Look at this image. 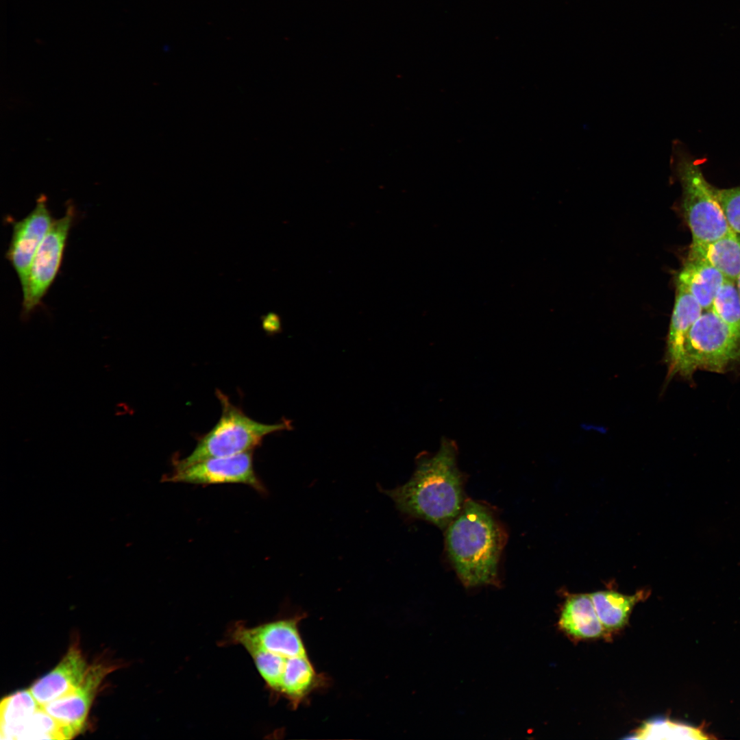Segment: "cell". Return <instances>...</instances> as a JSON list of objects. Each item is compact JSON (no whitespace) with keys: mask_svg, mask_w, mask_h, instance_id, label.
Here are the masks:
<instances>
[{"mask_svg":"<svg viewBox=\"0 0 740 740\" xmlns=\"http://www.w3.org/2000/svg\"><path fill=\"white\" fill-rule=\"evenodd\" d=\"M740 360V336L711 310H703L684 341L676 375L690 378L697 370L724 372Z\"/></svg>","mask_w":740,"mask_h":740,"instance_id":"5","label":"cell"},{"mask_svg":"<svg viewBox=\"0 0 740 740\" xmlns=\"http://www.w3.org/2000/svg\"><path fill=\"white\" fill-rule=\"evenodd\" d=\"M18 739H65L60 724L41 707L25 724Z\"/></svg>","mask_w":740,"mask_h":740,"instance_id":"20","label":"cell"},{"mask_svg":"<svg viewBox=\"0 0 740 740\" xmlns=\"http://www.w3.org/2000/svg\"><path fill=\"white\" fill-rule=\"evenodd\" d=\"M300 618L249 628L244 648L269 688L297 707L321 684L299 633Z\"/></svg>","mask_w":740,"mask_h":740,"instance_id":"1","label":"cell"},{"mask_svg":"<svg viewBox=\"0 0 740 740\" xmlns=\"http://www.w3.org/2000/svg\"><path fill=\"white\" fill-rule=\"evenodd\" d=\"M40 708L29 689L5 697L0 704L1 739H18L25 724Z\"/></svg>","mask_w":740,"mask_h":740,"instance_id":"17","label":"cell"},{"mask_svg":"<svg viewBox=\"0 0 740 740\" xmlns=\"http://www.w3.org/2000/svg\"><path fill=\"white\" fill-rule=\"evenodd\" d=\"M53 221L47 197L41 194L34 208L24 218L12 223L11 239L5 256L18 277L22 296L27 288L34 257Z\"/></svg>","mask_w":740,"mask_h":740,"instance_id":"8","label":"cell"},{"mask_svg":"<svg viewBox=\"0 0 740 740\" xmlns=\"http://www.w3.org/2000/svg\"><path fill=\"white\" fill-rule=\"evenodd\" d=\"M689 258L717 269L726 280L736 282L740 275V234L732 230L704 243H691Z\"/></svg>","mask_w":740,"mask_h":740,"instance_id":"13","label":"cell"},{"mask_svg":"<svg viewBox=\"0 0 740 740\" xmlns=\"http://www.w3.org/2000/svg\"><path fill=\"white\" fill-rule=\"evenodd\" d=\"M702 727H694L667 719H654L644 723L629 739H712Z\"/></svg>","mask_w":740,"mask_h":740,"instance_id":"18","label":"cell"},{"mask_svg":"<svg viewBox=\"0 0 740 740\" xmlns=\"http://www.w3.org/2000/svg\"><path fill=\"white\" fill-rule=\"evenodd\" d=\"M640 591L632 595L612 591H600L590 594L597 616L607 630H617L628 622L635 604L645 596Z\"/></svg>","mask_w":740,"mask_h":740,"instance_id":"16","label":"cell"},{"mask_svg":"<svg viewBox=\"0 0 740 740\" xmlns=\"http://www.w3.org/2000/svg\"><path fill=\"white\" fill-rule=\"evenodd\" d=\"M558 626L576 639H594L604 636L606 630L602 624L590 594L569 596L562 608Z\"/></svg>","mask_w":740,"mask_h":740,"instance_id":"14","label":"cell"},{"mask_svg":"<svg viewBox=\"0 0 740 740\" xmlns=\"http://www.w3.org/2000/svg\"><path fill=\"white\" fill-rule=\"evenodd\" d=\"M166 480L196 484L239 483L265 493V488L254 469L252 451L211 458L185 467L175 468Z\"/></svg>","mask_w":740,"mask_h":740,"instance_id":"9","label":"cell"},{"mask_svg":"<svg viewBox=\"0 0 740 740\" xmlns=\"http://www.w3.org/2000/svg\"><path fill=\"white\" fill-rule=\"evenodd\" d=\"M715 193L730 228L740 234V186L715 188Z\"/></svg>","mask_w":740,"mask_h":740,"instance_id":"21","label":"cell"},{"mask_svg":"<svg viewBox=\"0 0 740 740\" xmlns=\"http://www.w3.org/2000/svg\"><path fill=\"white\" fill-rule=\"evenodd\" d=\"M736 284H737L739 294V296H740V275H739V276L738 277V278H737V280L736 281Z\"/></svg>","mask_w":740,"mask_h":740,"instance_id":"23","label":"cell"},{"mask_svg":"<svg viewBox=\"0 0 740 740\" xmlns=\"http://www.w3.org/2000/svg\"><path fill=\"white\" fill-rule=\"evenodd\" d=\"M675 170L682 189L680 208L691 233V243L710 242L732 230L715 188L706 180L699 165L678 153Z\"/></svg>","mask_w":740,"mask_h":740,"instance_id":"6","label":"cell"},{"mask_svg":"<svg viewBox=\"0 0 740 740\" xmlns=\"http://www.w3.org/2000/svg\"><path fill=\"white\" fill-rule=\"evenodd\" d=\"M216 395L222 408L219 421L199 439L194 450L188 456L175 461V468L185 467L211 458L252 451L267 435L292 428L291 421L287 419L274 424L256 421L232 404L219 390H217Z\"/></svg>","mask_w":740,"mask_h":740,"instance_id":"4","label":"cell"},{"mask_svg":"<svg viewBox=\"0 0 740 740\" xmlns=\"http://www.w3.org/2000/svg\"><path fill=\"white\" fill-rule=\"evenodd\" d=\"M676 280V283L684 287L703 310H707L726 279L712 266L688 257Z\"/></svg>","mask_w":740,"mask_h":740,"instance_id":"15","label":"cell"},{"mask_svg":"<svg viewBox=\"0 0 740 740\" xmlns=\"http://www.w3.org/2000/svg\"><path fill=\"white\" fill-rule=\"evenodd\" d=\"M709 310L740 336V296L736 282L725 280Z\"/></svg>","mask_w":740,"mask_h":740,"instance_id":"19","label":"cell"},{"mask_svg":"<svg viewBox=\"0 0 740 740\" xmlns=\"http://www.w3.org/2000/svg\"><path fill=\"white\" fill-rule=\"evenodd\" d=\"M75 209L67 203L64 214L54 219L32 262L27 291L22 296V319H27L40 306L56 279L62 265Z\"/></svg>","mask_w":740,"mask_h":740,"instance_id":"7","label":"cell"},{"mask_svg":"<svg viewBox=\"0 0 740 740\" xmlns=\"http://www.w3.org/2000/svg\"><path fill=\"white\" fill-rule=\"evenodd\" d=\"M674 306L667 339L665 362L667 367L666 380L669 382L681 359L687 335L703 309L682 285L676 283Z\"/></svg>","mask_w":740,"mask_h":740,"instance_id":"12","label":"cell"},{"mask_svg":"<svg viewBox=\"0 0 740 740\" xmlns=\"http://www.w3.org/2000/svg\"><path fill=\"white\" fill-rule=\"evenodd\" d=\"M263 328L269 334L278 333L281 330V321L278 314L269 312L262 317Z\"/></svg>","mask_w":740,"mask_h":740,"instance_id":"22","label":"cell"},{"mask_svg":"<svg viewBox=\"0 0 740 740\" xmlns=\"http://www.w3.org/2000/svg\"><path fill=\"white\" fill-rule=\"evenodd\" d=\"M115 668L103 663L91 665L84 680L73 693L41 706L60 724L65 739L82 731L99 687Z\"/></svg>","mask_w":740,"mask_h":740,"instance_id":"10","label":"cell"},{"mask_svg":"<svg viewBox=\"0 0 740 740\" xmlns=\"http://www.w3.org/2000/svg\"><path fill=\"white\" fill-rule=\"evenodd\" d=\"M506 539L491 510L473 500L465 501L445 536L449 557L464 586H499L498 565Z\"/></svg>","mask_w":740,"mask_h":740,"instance_id":"3","label":"cell"},{"mask_svg":"<svg viewBox=\"0 0 740 740\" xmlns=\"http://www.w3.org/2000/svg\"><path fill=\"white\" fill-rule=\"evenodd\" d=\"M457 447L443 439L433 455H423L406 484L384 490L402 513L447 528L465 503L463 476L457 465Z\"/></svg>","mask_w":740,"mask_h":740,"instance_id":"2","label":"cell"},{"mask_svg":"<svg viewBox=\"0 0 740 740\" xmlns=\"http://www.w3.org/2000/svg\"><path fill=\"white\" fill-rule=\"evenodd\" d=\"M88 667L79 647L73 645L57 666L29 689L41 707L73 693L84 680Z\"/></svg>","mask_w":740,"mask_h":740,"instance_id":"11","label":"cell"}]
</instances>
